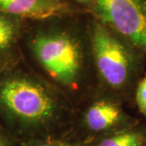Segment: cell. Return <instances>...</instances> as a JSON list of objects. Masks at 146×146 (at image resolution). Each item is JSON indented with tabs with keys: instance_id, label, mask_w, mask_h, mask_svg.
Here are the masks:
<instances>
[{
	"instance_id": "cell-1",
	"label": "cell",
	"mask_w": 146,
	"mask_h": 146,
	"mask_svg": "<svg viewBox=\"0 0 146 146\" xmlns=\"http://www.w3.org/2000/svg\"><path fill=\"white\" fill-rule=\"evenodd\" d=\"M65 102L56 88L34 75L8 72L0 76V115L21 131L42 136L59 124Z\"/></svg>"
},
{
	"instance_id": "cell-2",
	"label": "cell",
	"mask_w": 146,
	"mask_h": 146,
	"mask_svg": "<svg viewBox=\"0 0 146 146\" xmlns=\"http://www.w3.org/2000/svg\"><path fill=\"white\" fill-rule=\"evenodd\" d=\"M29 48L53 83L69 90L80 87L86 74L88 52L79 33L66 28L44 29L33 36Z\"/></svg>"
},
{
	"instance_id": "cell-3",
	"label": "cell",
	"mask_w": 146,
	"mask_h": 146,
	"mask_svg": "<svg viewBox=\"0 0 146 146\" xmlns=\"http://www.w3.org/2000/svg\"><path fill=\"white\" fill-rule=\"evenodd\" d=\"M90 46L96 70L110 90L130 95L141 78L145 56L102 23L94 22Z\"/></svg>"
},
{
	"instance_id": "cell-4",
	"label": "cell",
	"mask_w": 146,
	"mask_h": 146,
	"mask_svg": "<svg viewBox=\"0 0 146 146\" xmlns=\"http://www.w3.org/2000/svg\"><path fill=\"white\" fill-rule=\"evenodd\" d=\"M100 22L146 57V0H94Z\"/></svg>"
},
{
	"instance_id": "cell-5",
	"label": "cell",
	"mask_w": 146,
	"mask_h": 146,
	"mask_svg": "<svg viewBox=\"0 0 146 146\" xmlns=\"http://www.w3.org/2000/svg\"><path fill=\"white\" fill-rule=\"evenodd\" d=\"M137 121L127 114L119 100L105 97L94 101L84 111V128L95 136H101L137 125Z\"/></svg>"
},
{
	"instance_id": "cell-6",
	"label": "cell",
	"mask_w": 146,
	"mask_h": 146,
	"mask_svg": "<svg viewBox=\"0 0 146 146\" xmlns=\"http://www.w3.org/2000/svg\"><path fill=\"white\" fill-rule=\"evenodd\" d=\"M73 11L66 0H0V12L14 17L43 21Z\"/></svg>"
},
{
	"instance_id": "cell-7",
	"label": "cell",
	"mask_w": 146,
	"mask_h": 146,
	"mask_svg": "<svg viewBox=\"0 0 146 146\" xmlns=\"http://www.w3.org/2000/svg\"><path fill=\"white\" fill-rule=\"evenodd\" d=\"M145 144L146 128L135 125L98 136L89 146H145Z\"/></svg>"
},
{
	"instance_id": "cell-8",
	"label": "cell",
	"mask_w": 146,
	"mask_h": 146,
	"mask_svg": "<svg viewBox=\"0 0 146 146\" xmlns=\"http://www.w3.org/2000/svg\"><path fill=\"white\" fill-rule=\"evenodd\" d=\"M19 25L14 16L0 12V55L10 51L16 42Z\"/></svg>"
},
{
	"instance_id": "cell-9",
	"label": "cell",
	"mask_w": 146,
	"mask_h": 146,
	"mask_svg": "<svg viewBox=\"0 0 146 146\" xmlns=\"http://www.w3.org/2000/svg\"><path fill=\"white\" fill-rule=\"evenodd\" d=\"M135 101L140 112L146 117V73L140 79L136 84Z\"/></svg>"
},
{
	"instance_id": "cell-10",
	"label": "cell",
	"mask_w": 146,
	"mask_h": 146,
	"mask_svg": "<svg viewBox=\"0 0 146 146\" xmlns=\"http://www.w3.org/2000/svg\"><path fill=\"white\" fill-rule=\"evenodd\" d=\"M22 146H55L54 140L44 137L32 138L24 143Z\"/></svg>"
},
{
	"instance_id": "cell-11",
	"label": "cell",
	"mask_w": 146,
	"mask_h": 146,
	"mask_svg": "<svg viewBox=\"0 0 146 146\" xmlns=\"http://www.w3.org/2000/svg\"><path fill=\"white\" fill-rule=\"evenodd\" d=\"M0 146H14L11 140L0 131Z\"/></svg>"
},
{
	"instance_id": "cell-12",
	"label": "cell",
	"mask_w": 146,
	"mask_h": 146,
	"mask_svg": "<svg viewBox=\"0 0 146 146\" xmlns=\"http://www.w3.org/2000/svg\"><path fill=\"white\" fill-rule=\"evenodd\" d=\"M54 142H55V146H79L76 144L71 143V142L59 141V140H54Z\"/></svg>"
},
{
	"instance_id": "cell-13",
	"label": "cell",
	"mask_w": 146,
	"mask_h": 146,
	"mask_svg": "<svg viewBox=\"0 0 146 146\" xmlns=\"http://www.w3.org/2000/svg\"><path fill=\"white\" fill-rule=\"evenodd\" d=\"M76 1L82 4H91L94 3V0H76Z\"/></svg>"
},
{
	"instance_id": "cell-14",
	"label": "cell",
	"mask_w": 146,
	"mask_h": 146,
	"mask_svg": "<svg viewBox=\"0 0 146 146\" xmlns=\"http://www.w3.org/2000/svg\"><path fill=\"white\" fill-rule=\"evenodd\" d=\"M145 146H146V144H145Z\"/></svg>"
}]
</instances>
